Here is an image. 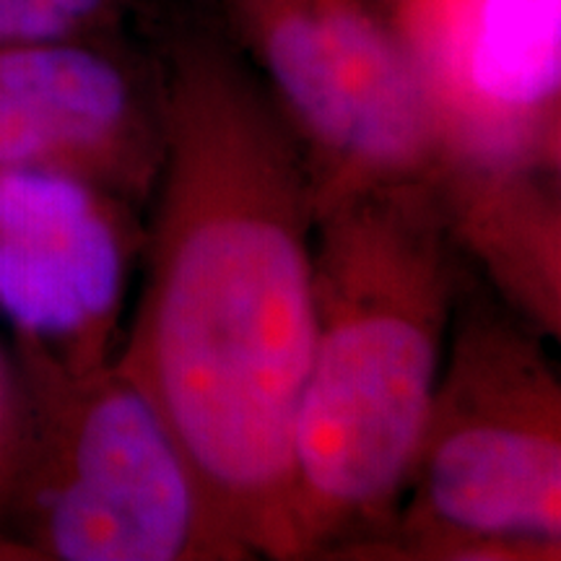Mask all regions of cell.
<instances>
[{
	"mask_svg": "<svg viewBox=\"0 0 561 561\" xmlns=\"http://www.w3.org/2000/svg\"><path fill=\"white\" fill-rule=\"evenodd\" d=\"M144 289L115 369L157 409L237 559H299L294 421L314 333L318 185L227 62L182 60Z\"/></svg>",
	"mask_w": 561,
	"mask_h": 561,
	"instance_id": "6da1fadb",
	"label": "cell"
},
{
	"mask_svg": "<svg viewBox=\"0 0 561 561\" xmlns=\"http://www.w3.org/2000/svg\"><path fill=\"white\" fill-rule=\"evenodd\" d=\"M453 237L424 180L318 203L314 333L294 421L299 559L390 538L460 294Z\"/></svg>",
	"mask_w": 561,
	"mask_h": 561,
	"instance_id": "7a4b0ae2",
	"label": "cell"
},
{
	"mask_svg": "<svg viewBox=\"0 0 561 561\" xmlns=\"http://www.w3.org/2000/svg\"><path fill=\"white\" fill-rule=\"evenodd\" d=\"M460 305L390 536L419 557L559 559L561 388L528 325Z\"/></svg>",
	"mask_w": 561,
	"mask_h": 561,
	"instance_id": "3957f363",
	"label": "cell"
},
{
	"mask_svg": "<svg viewBox=\"0 0 561 561\" xmlns=\"http://www.w3.org/2000/svg\"><path fill=\"white\" fill-rule=\"evenodd\" d=\"M237 9L310 157L318 203L380 182L437 185L419 76L364 0H237Z\"/></svg>",
	"mask_w": 561,
	"mask_h": 561,
	"instance_id": "277c9868",
	"label": "cell"
},
{
	"mask_svg": "<svg viewBox=\"0 0 561 561\" xmlns=\"http://www.w3.org/2000/svg\"><path fill=\"white\" fill-rule=\"evenodd\" d=\"M39 486V546L66 561L237 559L191 462L115 367L76 371Z\"/></svg>",
	"mask_w": 561,
	"mask_h": 561,
	"instance_id": "5b68a950",
	"label": "cell"
},
{
	"mask_svg": "<svg viewBox=\"0 0 561 561\" xmlns=\"http://www.w3.org/2000/svg\"><path fill=\"white\" fill-rule=\"evenodd\" d=\"M439 191L557 174L561 0H401Z\"/></svg>",
	"mask_w": 561,
	"mask_h": 561,
	"instance_id": "8992f818",
	"label": "cell"
},
{
	"mask_svg": "<svg viewBox=\"0 0 561 561\" xmlns=\"http://www.w3.org/2000/svg\"><path fill=\"white\" fill-rule=\"evenodd\" d=\"M123 289V231L87 180L0 170V307L21 331L73 343L83 371L104 367Z\"/></svg>",
	"mask_w": 561,
	"mask_h": 561,
	"instance_id": "52a82bcc",
	"label": "cell"
},
{
	"mask_svg": "<svg viewBox=\"0 0 561 561\" xmlns=\"http://www.w3.org/2000/svg\"><path fill=\"white\" fill-rule=\"evenodd\" d=\"M0 83L19 94L53 133L66 172L144 164L128 151L133 102L123 73L79 47L11 45L0 50Z\"/></svg>",
	"mask_w": 561,
	"mask_h": 561,
	"instance_id": "ba28073f",
	"label": "cell"
},
{
	"mask_svg": "<svg viewBox=\"0 0 561 561\" xmlns=\"http://www.w3.org/2000/svg\"><path fill=\"white\" fill-rule=\"evenodd\" d=\"M102 0H0V45L53 42L94 16Z\"/></svg>",
	"mask_w": 561,
	"mask_h": 561,
	"instance_id": "9c48e42d",
	"label": "cell"
},
{
	"mask_svg": "<svg viewBox=\"0 0 561 561\" xmlns=\"http://www.w3.org/2000/svg\"><path fill=\"white\" fill-rule=\"evenodd\" d=\"M0 405H3V403H0ZM0 413H3V409H0Z\"/></svg>",
	"mask_w": 561,
	"mask_h": 561,
	"instance_id": "30bf717a",
	"label": "cell"
}]
</instances>
